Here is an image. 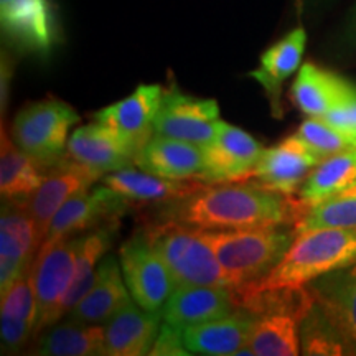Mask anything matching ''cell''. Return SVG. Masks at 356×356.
Wrapping results in <instances>:
<instances>
[{
	"label": "cell",
	"instance_id": "1",
	"mask_svg": "<svg viewBox=\"0 0 356 356\" xmlns=\"http://www.w3.org/2000/svg\"><path fill=\"white\" fill-rule=\"evenodd\" d=\"M307 211L297 195L233 181L204 185L186 197L159 203L145 221L177 222L195 229H244L296 225Z\"/></svg>",
	"mask_w": 356,
	"mask_h": 356
},
{
	"label": "cell",
	"instance_id": "2",
	"mask_svg": "<svg viewBox=\"0 0 356 356\" xmlns=\"http://www.w3.org/2000/svg\"><path fill=\"white\" fill-rule=\"evenodd\" d=\"M356 264V228H318L297 234L282 261L259 282L236 287L257 292L275 287L307 286L320 275Z\"/></svg>",
	"mask_w": 356,
	"mask_h": 356
},
{
	"label": "cell",
	"instance_id": "3",
	"mask_svg": "<svg viewBox=\"0 0 356 356\" xmlns=\"http://www.w3.org/2000/svg\"><path fill=\"white\" fill-rule=\"evenodd\" d=\"M198 231L215 251L231 289L264 279L297 238L293 225Z\"/></svg>",
	"mask_w": 356,
	"mask_h": 356
},
{
	"label": "cell",
	"instance_id": "4",
	"mask_svg": "<svg viewBox=\"0 0 356 356\" xmlns=\"http://www.w3.org/2000/svg\"><path fill=\"white\" fill-rule=\"evenodd\" d=\"M177 286L229 287L213 248L198 229L177 222L145 221L142 228Z\"/></svg>",
	"mask_w": 356,
	"mask_h": 356
},
{
	"label": "cell",
	"instance_id": "5",
	"mask_svg": "<svg viewBox=\"0 0 356 356\" xmlns=\"http://www.w3.org/2000/svg\"><path fill=\"white\" fill-rule=\"evenodd\" d=\"M81 121L65 101L48 97L30 102L19 111L12 124V139L47 173L66 155L68 134Z\"/></svg>",
	"mask_w": 356,
	"mask_h": 356
},
{
	"label": "cell",
	"instance_id": "6",
	"mask_svg": "<svg viewBox=\"0 0 356 356\" xmlns=\"http://www.w3.org/2000/svg\"><path fill=\"white\" fill-rule=\"evenodd\" d=\"M119 262L132 300L147 312H162L175 289V280L144 231H137L122 244Z\"/></svg>",
	"mask_w": 356,
	"mask_h": 356
},
{
	"label": "cell",
	"instance_id": "7",
	"mask_svg": "<svg viewBox=\"0 0 356 356\" xmlns=\"http://www.w3.org/2000/svg\"><path fill=\"white\" fill-rule=\"evenodd\" d=\"M131 200L102 184L101 186H89L71 197L56 215L53 216L47 238L38 252L51 248L61 239L70 236L84 234V231L99 228L109 221L121 220V216L131 210ZM37 252V254H38Z\"/></svg>",
	"mask_w": 356,
	"mask_h": 356
},
{
	"label": "cell",
	"instance_id": "8",
	"mask_svg": "<svg viewBox=\"0 0 356 356\" xmlns=\"http://www.w3.org/2000/svg\"><path fill=\"white\" fill-rule=\"evenodd\" d=\"M220 106L215 99H202L181 92L177 86L163 89L155 115V136L170 137L207 147L220 131Z\"/></svg>",
	"mask_w": 356,
	"mask_h": 356
},
{
	"label": "cell",
	"instance_id": "9",
	"mask_svg": "<svg viewBox=\"0 0 356 356\" xmlns=\"http://www.w3.org/2000/svg\"><path fill=\"white\" fill-rule=\"evenodd\" d=\"M81 239L83 234L70 236L35 256L33 282L37 297V323L33 338L55 323V312L73 279Z\"/></svg>",
	"mask_w": 356,
	"mask_h": 356
},
{
	"label": "cell",
	"instance_id": "10",
	"mask_svg": "<svg viewBox=\"0 0 356 356\" xmlns=\"http://www.w3.org/2000/svg\"><path fill=\"white\" fill-rule=\"evenodd\" d=\"M101 178V172L83 165L68 155L58 160L51 168H48L38 188L26 198V207H29L30 215L35 221V228H37L40 248L47 238L48 228H50V222L56 211L71 197L92 186Z\"/></svg>",
	"mask_w": 356,
	"mask_h": 356
},
{
	"label": "cell",
	"instance_id": "11",
	"mask_svg": "<svg viewBox=\"0 0 356 356\" xmlns=\"http://www.w3.org/2000/svg\"><path fill=\"white\" fill-rule=\"evenodd\" d=\"M320 162L322 159L293 134L279 144L264 149L256 167L239 181H249L261 188L293 197Z\"/></svg>",
	"mask_w": 356,
	"mask_h": 356
},
{
	"label": "cell",
	"instance_id": "12",
	"mask_svg": "<svg viewBox=\"0 0 356 356\" xmlns=\"http://www.w3.org/2000/svg\"><path fill=\"white\" fill-rule=\"evenodd\" d=\"M35 221L26 198L2 200L0 211V292H6L38 252Z\"/></svg>",
	"mask_w": 356,
	"mask_h": 356
},
{
	"label": "cell",
	"instance_id": "13",
	"mask_svg": "<svg viewBox=\"0 0 356 356\" xmlns=\"http://www.w3.org/2000/svg\"><path fill=\"white\" fill-rule=\"evenodd\" d=\"M162 96L163 88L160 84H140L132 95L97 111L92 118L113 131L137 155L155 136L154 122Z\"/></svg>",
	"mask_w": 356,
	"mask_h": 356
},
{
	"label": "cell",
	"instance_id": "14",
	"mask_svg": "<svg viewBox=\"0 0 356 356\" xmlns=\"http://www.w3.org/2000/svg\"><path fill=\"white\" fill-rule=\"evenodd\" d=\"M264 152V145L243 129L221 121L216 137L203 147L204 168L200 181L207 185L243 180Z\"/></svg>",
	"mask_w": 356,
	"mask_h": 356
},
{
	"label": "cell",
	"instance_id": "15",
	"mask_svg": "<svg viewBox=\"0 0 356 356\" xmlns=\"http://www.w3.org/2000/svg\"><path fill=\"white\" fill-rule=\"evenodd\" d=\"M236 293L231 287L177 286L163 305V322L185 330L191 325L226 317L238 310Z\"/></svg>",
	"mask_w": 356,
	"mask_h": 356
},
{
	"label": "cell",
	"instance_id": "16",
	"mask_svg": "<svg viewBox=\"0 0 356 356\" xmlns=\"http://www.w3.org/2000/svg\"><path fill=\"white\" fill-rule=\"evenodd\" d=\"M307 44V32L302 25L291 30L286 37L270 44L259 58V66L249 71L248 76L264 89L270 104V113L280 119L282 109V86L299 70Z\"/></svg>",
	"mask_w": 356,
	"mask_h": 356
},
{
	"label": "cell",
	"instance_id": "17",
	"mask_svg": "<svg viewBox=\"0 0 356 356\" xmlns=\"http://www.w3.org/2000/svg\"><path fill=\"white\" fill-rule=\"evenodd\" d=\"M291 96L302 113L318 118L356 101V86L330 70L305 63L292 84Z\"/></svg>",
	"mask_w": 356,
	"mask_h": 356
},
{
	"label": "cell",
	"instance_id": "18",
	"mask_svg": "<svg viewBox=\"0 0 356 356\" xmlns=\"http://www.w3.org/2000/svg\"><path fill=\"white\" fill-rule=\"evenodd\" d=\"M162 312H147L131 300L104 323V355L144 356L162 327Z\"/></svg>",
	"mask_w": 356,
	"mask_h": 356
},
{
	"label": "cell",
	"instance_id": "19",
	"mask_svg": "<svg viewBox=\"0 0 356 356\" xmlns=\"http://www.w3.org/2000/svg\"><path fill=\"white\" fill-rule=\"evenodd\" d=\"M131 300L132 297L124 280L121 262L113 254H106L97 266L92 287L66 315V318L89 325H104Z\"/></svg>",
	"mask_w": 356,
	"mask_h": 356
},
{
	"label": "cell",
	"instance_id": "20",
	"mask_svg": "<svg viewBox=\"0 0 356 356\" xmlns=\"http://www.w3.org/2000/svg\"><path fill=\"white\" fill-rule=\"evenodd\" d=\"M35 269L26 267L6 292L0 309V340L2 353H15L33 338L37 323V297H35Z\"/></svg>",
	"mask_w": 356,
	"mask_h": 356
},
{
	"label": "cell",
	"instance_id": "21",
	"mask_svg": "<svg viewBox=\"0 0 356 356\" xmlns=\"http://www.w3.org/2000/svg\"><path fill=\"white\" fill-rule=\"evenodd\" d=\"M66 155L89 168L106 173L136 165V155L113 131L99 122L78 127L70 136Z\"/></svg>",
	"mask_w": 356,
	"mask_h": 356
},
{
	"label": "cell",
	"instance_id": "22",
	"mask_svg": "<svg viewBox=\"0 0 356 356\" xmlns=\"http://www.w3.org/2000/svg\"><path fill=\"white\" fill-rule=\"evenodd\" d=\"M307 287L323 314L356 351V264L320 275Z\"/></svg>",
	"mask_w": 356,
	"mask_h": 356
},
{
	"label": "cell",
	"instance_id": "23",
	"mask_svg": "<svg viewBox=\"0 0 356 356\" xmlns=\"http://www.w3.org/2000/svg\"><path fill=\"white\" fill-rule=\"evenodd\" d=\"M136 167L170 180H198L204 168L202 147L154 136L136 155Z\"/></svg>",
	"mask_w": 356,
	"mask_h": 356
},
{
	"label": "cell",
	"instance_id": "24",
	"mask_svg": "<svg viewBox=\"0 0 356 356\" xmlns=\"http://www.w3.org/2000/svg\"><path fill=\"white\" fill-rule=\"evenodd\" d=\"M254 318V314L239 307L226 317L186 327L184 330L186 350L191 355H236L248 345Z\"/></svg>",
	"mask_w": 356,
	"mask_h": 356
},
{
	"label": "cell",
	"instance_id": "25",
	"mask_svg": "<svg viewBox=\"0 0 356 356\" xmlns=\"http://www.w3.org/2000/svg\"><path fill=\"white\" fill-rule=\"evenodd\" d=\"M118 229L119 220H115L83 234L73 279H71V284L65 293L63 300L60 302L55 312V323L58 320L66 317L79 304V300L86 296L89 289L92 287L97 275V266H99L102 257L108 254L111 246H113Z\"/></svg>",
	"mask_w": 356,
	"mask_h": 356
},
{
	"label": "cell",
	"instance_id": "26",
	"mask_svg": "<svg viewBox=\"0 0 356 356\" xmlns=\"http://www.w3.org/2000/svg\"><path fill=\"white\" fill-rule=\"evenodd\" d=\"M104 185L131 200L132 203H165L170 200L186 197L207 184L198 180H170L132 167L106 173L101 178Z\"/></svg>",
	"mask_w": 356,
	"mask_h": 356
},
{
	"label": "cell",
	"instance_id": "27",
	"mask_svg": "<svg viewBox=\"0 0 356 356\" xmlns=\"http://www.w3.org/2000/svg\"><path fill=\"white\" fill-rule=\"evenodd\" d=\"M32 353L43 356L104 355V325L66 320L53 323L37 337Z\"/></svg>",
	"mask_w": 356,
	"mask_h": 356
},
{
	"label": "cell",
	"instance_id": "28",
	"mask_svg": "<svg viewBox=\"0 0 356 356\" xmlns=\"http://www.w3.org/2000/svg\"><path fill=\"white\" fill-rule=\"evenodd\" d=\"M302 317L287 312H267L256 315L248 346L257 356L300 355Z\"/></svg>",
	"mask_w": 356,
	"mask_h": 356
},
{
	"label": "cell",
	"instance_id": "29",
	"mask_svg": "<svg viewBox=\"0 0 356 356\" xmlns=\"http://www.w3.org/2000/svg\"><path fill=\"white\" fill-rule=\"evenodd\" d=\"M356 184V147L330 155L309 173L297 197L307 208L332 198Z\"/></svg>",
	"mask_w": 356,
	"mask_h": 356
},
{
	"label": "cell",
	"instance_id": "30",
	"mask_svg": "<svg viewBox=\"0 0 356 356\" xmlns=\"http://www.w3.org/2000/svg\"><path fill=\"white\" fill-rule=\"evenodd\" d=\"M44 172L7 136L2 127L0 140V195L2 200L29 198L43 181Z\"/></svg>",
	"mask_w": 356,
	"mask_h": 356
},
{
	"label": "cell",
	"instance_id": "31",
	"mask_svg": "<svg viewBox=\"0 0 356 356\" xmlns=\"http://www.w3.org/2000/svg\"><path fill=\"white\" fill-rule=\"evenodd\" d=\"M300 353L330 356L356 355V351L315 302L300 322Z\"/></svg>",
	"mask_w": 356,
	"mask_h": 356
},
{
	"label": "cell",
	"instance_id": "32",
	"mask_svg": "<svg viewBox=\"0 0 356 356\" xmlns=\"http://www.w3.org/2000/svg\"><path fill=\"white\" fill-rule=\"evenodd\" d=\"M293 228L297 234L318 228H356V184L312 207Z\"/></svg>",
	"mask_w": 356,
	"mask_h": 356
},
{
	"label": "cell",
	"instance_id": "33",
	"mask_svg": "<svg viewBox=\"0 0 356 356\" xmlns=\"http://www.w3.org/2000/svg\"><path fill=\"white\" fill-rule=\"evenodd\" d=\"M296 136L304 140L312 149V152L318 155L322 160L356 147L348 136L337 131L335 127L328 126L320 118H310L302 122Z\"/></svg>",
	"mask_w": 356,
	"mask_h": 356
},
{
	"label": "cell",
	"instance_id": "34",
	"mask_svg": "<svg viewBox=\"0 0 356 356\" xmlns=\"http://www.w3.org/2000/svg\"><path fill=\"white\" fill-rule=\"evenodd\" d=\"M149 355H152V356H188L191 353L186 350V346H185L184 330L175 327V325L163 322Z\"/></svg>",
	"mask_w": 356,
	"mask_h": 356
},
{
	"label": "cell",
	"instance_id": "35",
	"mask_svg": "<svg viewBox=\"0 0 356 356\" xmlns=\"http://www.w3.org/2000/svg\"><path fill=\"white\" fill-rule=\"evenodd\" d=\"M318 118L323 122H327L328 126L335 127L337 131L348 136L356 145V101L350 102V104L343 106V108L333 109L330 113L318 115Z\"/></svg>",
	"mask_w": 356,
	"mask_h": 356
},
{
	"label": "cell",
	"instance_id": "36",
	"mask_svg": "<svg viewBox=\"0 0 356 356\" xmlns=\"http://www.w3.org/2000/svg\"><path fill=\"white\" fill-rule=\"evenodd\" d=\"M343 38L346 47L355 48L356 50V3L351 8V12L348 13L345 22V29H343Z\"/></svg>",
	"mask_w": 356,
	"mask_h": 356
},
{
	"label": "cell",
	"instance_id": "37",
	"mask_svg": "<svg viewBox=\"0 0 356 356\" xmlns=\"http://www.w3.org/2000/svg\"><path fill=\"white\" fill-rule=\"evenodd\" d=\"M0 2H7V0H0Z\"/></svg>",
	"mask_w": 356,
	"mask_h": 356
}]
</instances>
